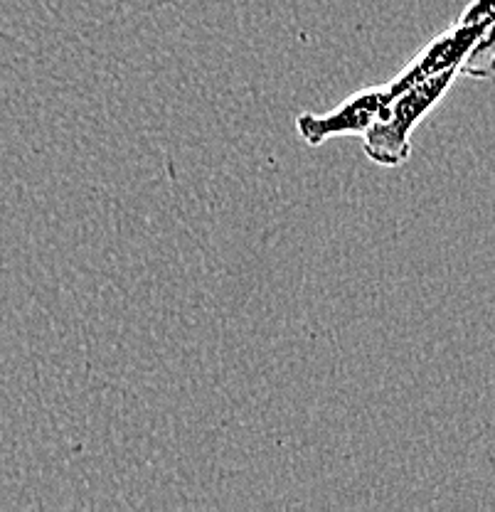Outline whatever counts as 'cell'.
I'll use <instances>...</instances> for the list:
<instances>
[{
    "mask_svg": "<svg viewBox=\"0 0 495 512\" xmlns=\"http://www.w3.org/2000/svg\"><path fill=\"white\" fill-rule=\"evenodd\" d=\"M456 23L463 25H495V0H471Z\"/></svg>",
    "mask_w": 495,
    "mask_h": 512,
    "instance_id": "obj_4",
    "label": "cell"
},
{
    "mask_svg": "<svg viewBox=\"0 0 495 512\" xmlns=\"http://www.w3.org/2000/svg\"><path fill=\"white\" fill-rule=\"evenodd\" d=\"M486 30L488 25L456 23L454 28L436 35L434 40L427 42V47H424V50L397 74V77L390 79L395 94L412 87V84L424 82V79L436 77V74L451 72V69H459L461 72V64L466 62L468 52L473 50V45L481 40V35Z\"/></svg>",
    "mask_w": 495,
    "mask_h": 512,
    "instance_id": "obj_3",
    "label": "cell"
},
{
    "mask_svg": "<svg viewBox=\"0 0 495 512\" xmlns=\"http://www.w3.org/2000/svg\"><path fill=\"white\" fill-rule=\"evenodd\" d=\"M392 96L395 89L390 82L365 87L350 94L328 114H301L296 119V131L308 146H323L335 136H365L387 109Z\"/></svg>",
    "mask_w": 495,
    "mask_h": 512,
    "instance_id": "obj_2",
    "label": "cell"
},
{
    "mask_svg": "<svg viewBox=\"0 0 495 512\" xmlns=\"http://www.w3.org/2000/svg\"><path fill=\"white\" fill-rule=\"evenodd\" d=\"M459 77V69H451V72L436 74V77L412 84L392 96L375 126L363 136L365 156L385 168H397V165L407 163V158L412 156V133L439 106V101Z\"/></svg>",
    "mask_w": 495,
    "mask_h": 512,
    "instance_id": "obj_1",
    "label": "cell"
}]
</instances>
